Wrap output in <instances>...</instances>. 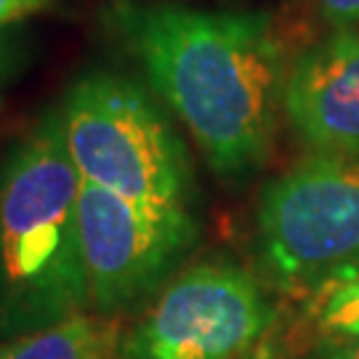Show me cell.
I'll use <instances>...</instances> for the list:
<instances>
[{
	"mask_svg": "<svg viewBox=\"0 0 359 359\" xmlns=\"http://www.w3.org/2000/svg\"><path fill=\"white\" fill-rule=\"evenodd\" d=\"M115 22L210 168L226 179L256 170L287 77L269 16L123 0Z\"/></svg>",
	"mask_w": 359,
	"mask_h": 359,
	"instance_id": "obj_1",
	"label": "cell"
},
{
	"mask_svg": "<svg viewBox=\"0 0 359 359\" xmlns=\"http://www.w3.org/2000/svg\"><path fill=\"white\" fill-rule=\"evenodd\" d=\"M80 173L62 107L48 109L0 170V335L75 317L88 301L80 240Z\"/></svg>",
	"mask_w": 359,
	"mask_h": 359,
	"instance_id": "obj_2",
	"label": "cell"
},
{
	"mask_svg": "<svg viewBox=\"0 0 359 359\" xmlns=\"http://www.w3.org/2000/svg\"><path fill=\"white\" fill-rule=\"evenodd\" d=\"M67 149L80 181L157 210H187L192 170L168 117L133 80L80 77L62 104Z\"/></svg>",
	"mask_w": 359,
	"mask_h": 359,
	"instance_id": "obj_3",
	"label": "cell"
},
{
	"mask_svg": "<svg viewBox=\"0 0 359 359\" xmlns=\"http://www.w3.org/2000/svg\"><path fill=\"white\" fill-rule=\"evenodd\" d=\"M258 243L269 277L293 298H325L359 280V163L301 160L261 194Z\"/></svg>",
	"mask_w": 359,
	"mask_h": 359,
	"instance_id": "obj_4",
	"label": "cell"
},
{
	"mask_svg": "<svg viewBox=\"0 0 359 359\" xmlns=\"http://www.w3.org/2000/svg\"><path fill=\"white\" fill-rule=\"evenodd\" d=\"M274 325L261 285L234 264L181 271L120 341V359H243Z\"/></svg>",
	"mask_w": 359,
	"mask_h": 359,
	"instance_id": "obj_5",
	"label": "cell"
},
{
	"mask_svg": "<svg viewBox=\"0 0 359 359\" xmlns=\"http://www.w3.org/2000/svg\"><path fill=\"white\" fill-rule=\"evenodd\" d=\"M80 240L88 301L117 314L163 285L194 243L189 210H157L80 181Z\"/></svg>",
	"mask_w": 359,
	"mask_h": 359,
	"instance_id": "obj_6",
	"label": "cell"
},
{
	"mask_svg": "<svg viewBox=\"0 0 359 359\" xmlns=\"http://www.w3.org/2000/svg\"><path fill=\"white\" fill-rule=\"evenodd\" d=\"M283 109L314 154L359 157V29L304 53L285 77Z\"/></svg>",
	"mask_w": 359,
	"mask_h": 359,
	"instance_id": "obj_7",
	"label": "cell"
},
{
	"mask_svg": "<svg viewBox=\"0 0 359 359\" xmlns=\"http://www.w3.org/2000/svg\"><path fill=\"white\" fill-rule=\"evenodd\" d=\"M109 348V327L80 311L51 327L0 341V359H107Z\"/></svg>",
	"mask_w": 359,
	"mask_h": 359,
	"instance_id": "obj_8",
	"label": "cell"
},
{
	"mask_svg": "<svg viewBox=\"0 0 359 359\" xmlns=\"http://www.w3.org/2000/svg\"><path fill=\"white\" fill-rule=\"evenodd\" d=\"M317 322L335 338H359V280L317 301Z\"/></svg>",
	"mask_w": 359,
	"mask_h": 359,
	"instance_id": "obj_9",
	"label": "cell"
},
{
	"mask_svg": "<svg viewBox=\"0 0 359 359\" xmlns=\"http://www.w3.org/2000/svg\"><path fill=\"white\" fill-rule=\"evenodd\" d=\"M322 16L338 29L359 27V0H317Z\"/></svg>",
	"mask_w": 359,
	"mask_h": 359,
	"instance_id": "obj_10",
	"label": "cell"
},
{
	"mask_svg": "<svg viewBox=\"0 0 359 359\" xmlns=\"http://www.w3.org/2000/svg\"><path fill=\"white\" fill-rule=\"evenodd\" d=\"M53 0H0V29L6 25H13L19 19H25L29 13L46 8Z\"/></svg>",
	"mask_w": 359,
	"mask_h": 359,
	"instance_id": "obj_11",
	"label": "cell"
},
{
	"mask_svg": "<svg viewBox=\"0 0 359 359\" xmlns=\"http://www.w3.org/2000/svg\"><path fill=\"white\" fill-rule=\"evenodd\" d=\"M317 359H359V338H335L322 344Z\"/></svg>",
	"mask_w": 359,
	"mask_h": 359,
	"instance_id": "obj_12",
	"label": "cell"
},
{
	"mask_svg": "<svg viewBox=\"0 0 359 359\" xmlns=\"http://www.w3.org/2000/svg\"><path fill=\"white\" fill-rule=\"evenodd\" d=\"M11 72H13V51L6 40H0V93H3V88H6V83H8Z\"/></svg>",
	"mask_w": 359,
	"mask_h": 359,
	"instance_id": "obj_13",
	"label": "cell"
}]
</instances>
